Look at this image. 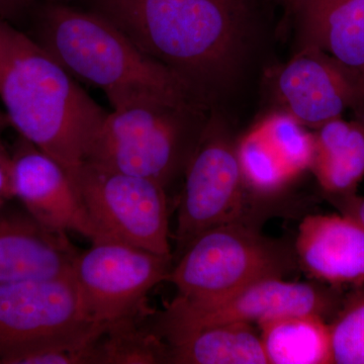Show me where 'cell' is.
<instances>
[{
    "label": "cell",
    "instance_id": "3957f363",
    "mask_svg": "<svg viewBox=\"0 0 364 364\" xmlns=\"http://www.w3.org/2000/svg\"><path fill=\"white\" fill-rule=\"evenodd\" d=\"M31 21V37L78 82L102 90L112 109L149 100L208 107L183 81L90 9L67 0L39 1Z\"/></svg>",
    "mask_w": 364,
    "mask_h": 364
},
{
    "label": "cell",
    "instance_id": "8992f818",
    "mask_svg": "<svg viewBox=\"0 0 364 364\" xmlns=\"http://www.w3.org/2000/svg\"><path fill=\"white\" fill-rule=\"evenodd\" d=\"M343 299L339 287L272 277L220 298L189 301L176 296L149 326L172 345L205 328L230 323L258 325L294 315H317L326 320L334 317Z\"/></svg>",
    "mask_w": 364,
    "mask_h": 364
},
{
    "label": "cell",
    "instance_id": "9a60e30c",
    "mask_svg": "<svg viewBox=\"0 0 364 364\" xmlns=\"http://www.w3.org/2000/svg\"><path fill=\"white\" fill-rule=\"evenodd\" d=\"M301 46H315L364 74V0H299Z\"/></svg>",
    "mask_w": 364,
    "mask_h": 364
},
{
    "label": "cell",
    "instance_id": "ac0fdd59",
    "mask_svg": "<svg viewBox=\"0 0 364 364\" xmlns=\"http://www.w3.org/2000/svg\"><path fill=\"white\" fill-rule=\"evenodd\" d=\"M269 364H332L329 323L317 315L272 318L257 325Z\"/></svg>",
    "mask_w": 364,
    "mask_h": 364
},
{
    "label": "cell",
    "instance_id": "f1b7e54d",
    "mask_svg": "<svg viewBox=\"0 0 364 364\" xmlns=\"http://www.w3.org/2000/svg\"><path fill=\"white\" fill-rule=\"evenodd\" d=\"M39 1H49V0H39Z\"/></svg>",
    "mask_w": 364,
    "mask_h": 364
},
{
    "label": "cell",
    "instance_id": "7a4b0ae2",
    "mask_svg": "<svg viewBox=\"0 0 364 364\" xmlns=\"http://www.w3.org/2000/svg\"><path fill=\"white\" fill-rule=\"evenodd\" d=\"M0 102L18 136L57 160L75 186L109 112L37 41L2 18Z\"/></svg>",
    "mask_w": 364,
    "mask_h": 364
},
{
    "label": "cell",
    "instance_id": "5bb4252c",
    "mask_svg": "<svg viewBox=\"0 0 364 364\" xmlns=\"http://www.w3.org/2000/svg\"><path fill=\"white\" fill-rule=\"evenodd\" d=\"M299 262L330 286L364 284V229L345 215H308L299 228Z\"/></svg>",
    "mask_w": 364,
    "mask_h": 364
},
{
    "label": "cell",
    "instance_id": "ba28073f",
    "mask_svg": "<svg viewBox=\"0 0 364 364\" xmlns=\"http://www.w3.org/2000/svg\"><path fill=\"white\" fill-rule=\"evenodd\" d=\"M172 257L122 242H91L78 252L73 274L86 317L107 325L121 318L150 314L151 289L168 277Z\"/></svg>",
    "mask_w": 364,
    "mask_h": 364
},
{
    "label": "cell",
    "instance_id": "e0dca14e",
    "mask_svg": "<svg viewBox=\"0 0 364 364\" xmlns=\"http://www.w3.org/2000/svg\"><path fill=\"white\" fill-rule=\"evenodd\" d=\"M167 363L269 364L260 333L246 323L213 326L168 345Z\"/></svg>",
    "mask_w": 364,
    "mask_h": 364
},
{
    "label": "cell",
    "instance_id": "52a82bcc",
    "mask_svg": "<svg viewBox=\"0 0 364 364\" xmlns=\"http://www.w3.org/2000/svg\"><path fill=\"white\" fill-rule=\"evenodd\" d=\"M75 188L97 230V241L122 242L172 257L164 186L85 163Z\"/></svg>",
    "mask_w": 364,
    "mask_h": 364
},
{
    "label": "cell",
    "instance_id": "6da1fadb",
    "mask_svg": "<svg viewBox=\"0 0 364 364\" xmlns=\"http://www.w3.org/2000/svg\"><path fill=\"white\" fill-rule=\"evenodd\" d=\"M77 1L114 23L212 109L238 77L262 11V0Z\"/></svg>",
    "mask_w": 364,
    "mask_h": 364
},
{
    "label": "cell",
    "instance_id": "5b68a950",
    "mask_svg": "<svg viewBox=\"0 0 364 364\" xmlns=\"http://www.w3.org/2000/svg\"><path fill=\"white\" fill-rule=\"evenodd\" d=\"M291 255L238 220L198 235L177 258L167 282L178 298H220L259 280L284 277L294 263Z\"/></svg>",
    "mask_w": 364,
    "mask_h": 364
},
{
    "label": "cell",
    "instance_id": "7402d4cb",
    "mask_svg": "<svg viewBox=\"0 0 364 364\" xmlns=\"http://www.w3.org/2000/svg\"><path fill=\"white\" fill-rule=\"evenodd\" d=\"M329 330L332 364H364V284L344 296Z\"/></svg>",
    "mask_w": 364,
    "mask_h": 364
},
{
    "label": "cell",
    "instance_id": "9c48e42d",
    "mask_svg": "<svg viewBox=\"0 0 364 364\" xmlns=\"http://www.w3.org/2000/svg\"><path fill=\"white\" fill-rule=\"evenodd\" d=\"M176 226L177 258L198 235L242 220L245 188L238 155L213 109L186 171Z\"/></svg>",
    "mask_w": 364,
    "mask_h": 364
},
{
    "label": "cell",
    "instance_id": "277c9868",
    "mask_svg": "<svg viewBox=\"0 0 364 364\" xmlns=\"http://www.w3.org/2000/svg\"><path fill=\"white\" fill-rule=\"evenodd\" d=\"M212 111L202 105L164 100L112 109L85 163L166 188L186 171Z\"/></svg>",
    "mask_w": 364,
    "mask_h": 364
},
{
    "label": "cell",
    "instance_id": "cb8c5ba5",
    "mask_svg": "<svg viewBox=\"0 0 364 364\" xmlns=\"http://www.w3.org/2000/svg\"><path fill=\"white\" fill-rule=\"evenodd\" d=\"M39 0H0V18L11 23L31 18Z\"/></svg>",
    "mask_w": 364,
    "mask_h": 364
},
{
    "label": "cell",
    "instance_id": "83f0119b",
    "mask_svg": "<svg viewBox=\"0 0 364 364\" xmlns=\"http://www.w3.org/2000/svg\"><path fill=\"white\" fill-rule=\"evenodd\" d=\"M359 114H360V119H363L364 122V111L359 112Z\"/></svg>",
    "mask_w": 364,
    "mask_h": 364
},
{
    "label": "cell",
    "instance_id": "8fae6325",
    "mask_svg": "<svg viewBox=\"0 0 364 364\" xmlns=\"http://www.w3.org/2000/svg\"><path fill=\"white\" fill-rule=\"evenodd\" d=\"M275 90L284 111L310 128L341 117L346 109H364V74L315 46H301L280 68Z\"/></svg>",
    "mask_w": 364,
    "mask_h": 364
},
{
    "label": "cell",
    "instance_id": "484cf974",
    "mask_svg": "<svg viewBox=\"0 0 364 364\" xmlns=\"http://www.w3.org/2000/svg\"><path fill=\"white\" fill-rule=\"evenodd\" d=\"M11 127V123H9V117H7L6 112L1 107V102H0V141H2V135H4V132L7 130V128Z\"/></svg>",
    "mask_w": 364,
    "mask_h": 364
},
{
    "label": "cell",
    "instance_id": "44dd1931",
    "mask_svg": "<svg viewBox=\"0 0 364 364\" xmlns=\"http://www.w3.org/2000/svg\"><path fill=\"white\" fill-rule=\"evenodd\" d=\"M237 155L246 186L255 193H273L293 181L255 127L237 144Z\"/></svg>",
    "mask_w": 364,
    "mask_h": 364
},
{
    "label": "cell",
    "instance_id": "2e32d148",
    "mask_svg": "<svg viewBox=\"0 0 364 364\" xmlns=\"http://www.w3.org/2000/svg\"><path fill=\"white\" fill-rule=\"evenodd\" d=\"M316 131L311 169L326 195L355 193L364 176V122L337 117Z\"/></svg>",
    "mask_w": 364,
    "mask_h": 364
},
{
    "label": "cell",
    "instance_id": "d4e9b609",
    "mask_svg": "<svg viewBox=\"0 0 364 364\" xmlns=\"http://www.w3.org/2000/svg\"><path fill=\"white\" fill-rule=\"evenodd\" d=\"M14 200L11 152L0 141V207Z\"/></svg>",
    "mask_w": 364,
    "mask_h": 364
},
{
    "label": "cell",
    "instance_id": "4fadbf2b",
    "mask_svg": "<svg viewBox=\"0 0 364 364\" xmlns=\"http://www.w3.org/2000/svg\"><path fill=\"white\" fill-rule=\"evenodd\" d=\"M14 200L0 207V284L72 274L78 251L67 234L45 227Z\"/></svg>",
    "mask_w": 364,
    "mask_h": 364
},
{
    "label": "cell",
    "instance_id": "4316f807",
    "mask_svg": "<svg viewBox=\"0 0 364 364\" xmlns=\"http://www.w3.org/2000/svg\"><path fill=\"white\" fill-rule=\"evenodd\" d=\"M299 0H289V4L291 7H293L294 4H298Z\"/></svg>",
    "mask_w": 364,
    "mask_h": 364
},
{
    "label": "cell",
    "instance_id": "7c38bea8",
    "mask_svg": "<svg viewBox=\"0 0 364 364\" xmlns=\"http://www.w3.org/2000/svg\"><path fill=\"white\" fill-rule=\"evenodd\" d=\"M11 156L14 200L28 214L54 231L97 240L77 189L57 160L21 136Z\"/></svg>",
    "mask_w": 364,
    "mask_h": 364
},
{
    "label": "cell",
    "instance_id": "30bf717a",
    "mask_svg": "<svg viewBox=\"0 0 364 364\" xmlns=\"http://www.w3.org/2000/svg\"><path fill=\"white\" fill-rule=\"evenodd\" d=\"M90 322L73 274L1 284L0 360Z\"/></svg>",
    "mask_w": 364,
    "mask_h": 364
},
{
    "label": "cell",
    "instance_id": "603a6c76",
    "mask_svg": "<svg viewBox=\"0 0 364 364\" xmlns=\"http://www.w3.org/2000/svg\"><path fill=\"white\" fill-rule=\"evenodd\" d=\"M342 215L351 218L358 222L364 229V198L355 195V193L346 195H327Z\"/></svg>",
    "mask_w": 364,
    "mask_h": 364
},
{
    "label": "cell",
    "instance_id": "d6986e66",
    "mask_svg": "<svg viewBox=\"0 0 364 364\" xmlns=\"http://www.w3.org/2000/svg\"><path fill=\"white\" fill-rule=\"evenodd\" d=\"M148 315L105 325L93 349L91 364L167 363L168 344L144 325Z\"/></svg>",
    "mask_w": 364,
    "mask_h": 364
},
{
    "label": "cell",
    "instance_id": "ffe728a7",
    "mask_svg": "<svg viewBox=\"0 0 364 364\" xmlns=\"http://www.w3.org/2000/svg\"><path fill=\"white\" fill-rule=\"evenodd\" d=\"M254 127L291 178L311 169L315 153V136L291 114L284 111L275 112Z\"/></svg>",
    "mask_w": 364,
    "mask_h": 364
}]
</instances>
